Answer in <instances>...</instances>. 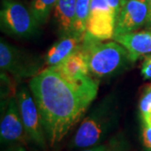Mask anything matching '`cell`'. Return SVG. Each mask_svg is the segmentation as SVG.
I'll list each match as a JSON object with an SVG mask.
<instances>
[{
    "label": "cell",
    "mask_w": 151,
    "mask_h": 151,
    "mask_svg": "<svg viewBox=\"0 0 151 151\" xmlns=\"http://www.w3.org/2000/svg\"><path fill=\"white\" fill-rule=\"evenodd\" d=\"M16 98L22 121L29 139L42 150H46L48 142L40 111L32 92L27 86H21L17 92Z\"/></svg>",
    "instance_id": "5"
},
{
    "label": "cell",
    "mask_w": 151,
    "mask_h": 151,
    "mask_svg": "<svg viewBox=\"0 0 151 151\" xmlns=\"http://www.w3.org/2000/svg\"><path fill=\"white\" fill-rule=\"evenodd\" d=\"M142 143L147 151H151V125L142 122Z\"/></svg>",
    "instance_id": "17"
},
{
    "label": "cell",
    "mask_w": 151,
    "mask_h": 151,
    "mask_svg": "<svg viewBox=\"0 0 151 151\" xmlns=\"http://www.w3.org/2000/svg\"><path fill=\"white\" fill-rule=\"evenodd\" d=\"M70 81H81L90 76L87 58L81 47L59 65L50 67Z\"/></svg>",
    "instance_id": "11"
},
{
    "label": "cell",
    "mask_w": 151,
    "mask_h": 151,
    "mask_svg": "<svg viewBox=\"0 0 151 151\" xmlns=\"http://www.w3.org/2000/svg\"><path fill=\"white\" fill-rule=\"evenodd\" d=\"M84 36L76 34L62 35L49 49L45 58V64L49 67H53L63 62L68 56L81 48Z\"/></svg>",
    "instance_id": "12"
},
{
    "label": "cell",
    "mask_w": 151,
    "mask_h": 151,
    "mask_svg": "<svg viewBox=\"0 0 151 151\" xmlns=\"http://www.w3.org/2000/svg\"><path fill=\"white\" fill-rule=\"evenodd\" d=\"M48 145H58L96 98L98 84L91 76L70 81L54 69L39 72L29 81Z\"/></svg>",
    "instance_id": "1"
},
{
    "label": "cell",
    "mask_w": 151,
    "mask_h": 151,
    "mask_svg": "<svg viewBox=\"0 0 151 151\" xmlns=\"http://www.w3.org/2000/svg\"><path fill=\"white\" fill-rule=\"evenodd\" d=\"M108 147L104 145H98L90 147V148H86L83 149L80 151H107L108 150Z\"/></svg>",
    "instance_id": "21"
},
{
    "label": "cell",
    "mask_w": 151,
    "mask_h": 151,
    "mask_svg": "<svg viewBox=\"0 0 151 151\" xmlns=\"http://www.w3.org/2000/svg\"><path fill=\"white\" fill-rule=\"evenodd\" d=\"M105 1L108 3V5L113 9V11L117 14V15L119 14V11L125 2V0H105Z\"/></svg>",
    "instance_id": "19"
},
{
    "label": "cell",
    "mask_w": 151,
    "mask_h": 151,
    "mask_svg": "<svg viewBox=\"0 0 151 151\" xmlns=\"http://www.w3.org/2000/svg\"><path fill=\"white\" fill-rule=\"evenodd\" d=\"M147 16L148 0H125L117 17L114 35L135 32L145 25Z\"/></svg>",
    "instance_id": "9"
},
{
    "label": "cell",
    "mask_w": 151,
    "mask_h": 151,
    "mask_svg": "<svg viewBox=\"0 0 151 151\" xmlns=\"http://www.w3.org/2000/svg\"><path fill=\"white\" fill-rule=\"evenodd\" d=\"M117 111L111 98L102 101L84 118L73 135L70 145L73 149H86L101 145L117 123Z\"/></svg>",
    "instance_id": "3"
},
{
    "label": "cell",
    "mask_w": 151,
    "mask_h": 151,
    "mask_svg": "<svg viewBox=\"0 0 151 151\" xmlns=\"http://www.w3.org/2000/svg\"><path fill=\"white\" fill-rule=\"evenodd\" d=\"M117 17L105 0H91L86 33L99 40L113 39Z\"/></svg>",
    "instance_id": "6"
},
{
    "label": "cell",
    "mask_w": 151,
    "mask_h": 151,
    "mask_svg": "<svg viewBox=\"0 0 151 151\" xmlns=\"http://www.w3.org/2000/svg\"><path fill=\"white\" fill-rule=\"evenodd\" d=\"M91 0H76V5L74 32L78 35H85L86 32V24L90 14Z\"/></svg>",
    "instance_id": "14"
},
{
    "label": "cell",
    "mask_w": 151,
    "mask_h": 151,
    "mask_svg": "<svg viewBox=\"0 0 151 151\" xmlns=\"http://www.w3.org/2000/svg\"><path fill=\"white\" fill-rule=\"evenodd\" d=\"M139 109L142 120L147 119L151 114V83L145 85L143 89Z\"/></svg>",
    "instance_id": "16"
},
{
    "label": "cell",
    "mask_w": 151,
    "mask_h": 151,
    "mask_svg": "<svg viewBox=\"0 0 151 151\" xmlns=\"http://www.w3.org/2000/svg\"><path fill=\"white\" fill-rule=\"evenodd\" d=\"M113 40L126 48L132 62L151 54V30L114 35Z\"/></svg>",
    "instance_id": "10"
},
{
    "label": "cell",
    "mask_w": 151,
    "mask_h": 151,
    "mask_svg": "<svg viewBox=\"0 0 151 151\" xmlns=\"http://www.w3.org/2000/svg\"><path fill=\"white\" fill-rule=\"evenodd\" d=\"M56 2L57 0H32L29 9L40 25L47 20L50 12L54 9Z\"/></svg>",
    "instance_id": "15"
},
{
    "label": "cell",
    "mask_w": 151,
    "mask_h": 151,
    "mask_svg": "<svg viewBox=\"0 0 151 151\" xmlns=\"http://www.w3.org/2000/svg\"><path fill=\"white\" fill-rule=\"evenodd\" d=\"M1 143L14 145H25L29 137L22 121L16 97H10L5 107L0 124Z\"/></svg>",
    "instance_id": "8"
},
{
    "label": "cell",
    "mask_w": 151,
    "mask_h": 151,
    "mask_svg": "<svg viewBox=\"0 0 151 151\" xmlns=\"http://www.w3.org/2000/svg\"><path fill=\"white\" fill-rule=\"evenodd\" d=\"M5 151H27L23 145H14L9 147Z\"/></svg>",
    "instance_id": "22"
},
{
    "label": "cell",
    "mask_w": 151,
    "mask_h": 151,
    "mask_svg": "<svg viewBox=\"0 0 151 151\" xmlns=\"http://www.w3.org/2000/svg\"><path fill=\"white\" fill-rule=\"evenodd\" d=\"M81 49L86 55L90 73L98 78L114 75L132 62L129 51L121 44L104 43L86 33Z\"/></svg>",
    "instance_id": "2"
},
{
    "label": "cell",
    "mask_w": 151,
    "mask_h": 151,
    "mask_svg": "<svg viewBox=\"0 0 151 151\" xmlns=\"http://www.w3.org/2000/svg\"><path fill=\"white\" fill-rule=\"evenodd\" d=\"M0 20L4 32L19 38L35 35L40 25L30 9L15 0H3Z\"/></svg>",
    "instance_id": "4"
},
{
    "label": "cell",
    "mask_w": 151,
    "mask_h": 151,
    "mask_svg": "<svg viewBox=\"0 0 151 151\" xmlns=\"http://www.w3.org/2000/svg\"><path fill=\"white\" fill-rule=\"evenodd\" d=\"M141 74L145 80H151V54L146 55L141 66Z\"/></svg>",
    "instance_id": "18"
},
{
    "label": "cell",
    "mask_w": 151,
    "mask_h": 151,
    "mask_svg": "<svg viewBox=\"0 0 151 151\" xmlns=\"http://www.w3.org/2000/svg\"><path fill=\"white\" fill-rule=\"evenodd\" d=\"M107 151H114V150H111L110 149H108V150H107Z\"/></svg>",
    "instance_id": "23"
},
{
    "label": "cell",
    "mask_w": 151,
    "mask_h": 151,
    "mask_svg": "<svg viewBox=\"0 0 151 151\" xmlns=\"http://www.w3.org/2000/svg\"><path fill=\"white\" fill-rule=\"evenodd\" d=\"M0 67L17 78L35 76L39 71L38 62L3 39L0 42Z\"/></svg>",
    "instance_id": "7"
},
{
    "label": "cell",
    "mask_w": 151,
    "mask_h": 151,
    "mask_svg": "<svg viewBox=\"0 0 151 151\" xmlns=\"http://www.w3.org/2000/svg\"><path fill=\"white\" fill-rule=\"evenodd\" d=\"M76 5V0H57L55 5V20L62 35L75 34Z\"/></svg>",
    "instance_id": "13"
},
{
    "label": "cell",
    "mask_w": 151,
    "mask_h": 151,
    "mask_svg": "<svg viewBox=\"0 0 151 151\" xmlns=\"http://www.w3.org/2000/svg\"><path fill=\"white\" fill-rule=\"evenodd\" d=\"M145 27L148 30H151V0H148V16L146 19Z\"/></svg>",
    "instance_id": "20"
}]
</instances>
